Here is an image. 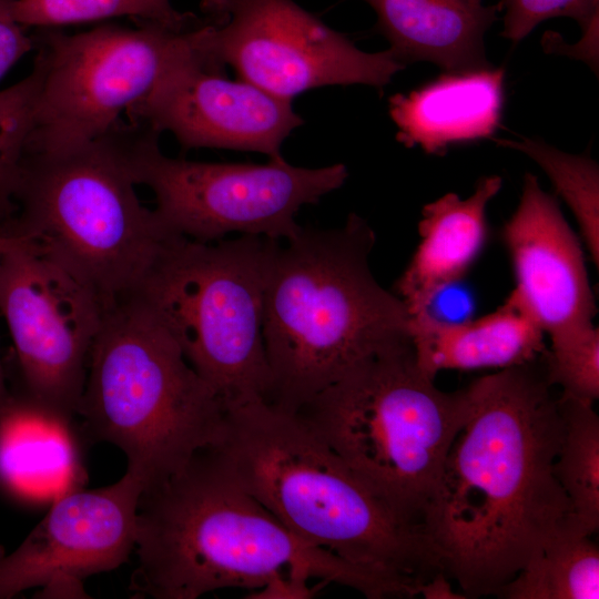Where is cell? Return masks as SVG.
Here are the masks:
<instances>
[{
    "mask_svg": "<svg viewBox=\"0 0 599 599\" xmlns=\"http://www.w3.org/2000/svg\"><path fill=\"white\" fill-rule=\"evenodd\" d=\"M501 146L519 151L547 174L567 203L592 262L599 263V170L586 155L566 153L540 139L496 140Z\"/></svg>",
    "mask_w": 599,
    "mask_h": 599,
    "instance_id": "23",
    "label": "cell"
},
{
    "mask_svg": "<svg viewBox=\"0 0 599 599\" xmlns=\"http://www.w3.org/2000/svg\"><path fill=\"white\" fill-rule=\"evenodd\" d=\"M160 132L133 122L128 158L135 184L155 196V211L177 235L215 242L227 234L285 241L301 230L295 216L308 204L339 189L348 177L345 164L308 169L283 156L264 164L212 163L164 155Z\"/></svg>",
    "mask_w": 599,
    "mask_h": 599,
    "instance_id": "9",
    "label": "cell"
},
{
    "mask_svg": "<svg viewBox=\"0 0 599 599\" xmlns=\"http://www.w3.org/2000/svg\"><path fill=\"white\" fill-rule=\"evenodd\" d=\"M308 578L285 576L274 579L263 588L256 589L252 598H311L318 587H311Z\"/></svg>",
    "mask_w": 599,
    "mask_h": 599,
    "instance_id": "29",
    "label": "cell"
},
{
    "mask_svg": "<svg viewBox=\"0 0 599 599\" xmlns=\"http://www.w3.org/2000/svg\"><path fill=\"white\" fill-rule=\"evenodd\" d=\"M13 13V0H0V80L31 50L35 49L33 35L26 32Z\"/></svg>",
    "mask_w": 599,
    "mask_h": 599,
    "instance_id": "28",
    "label": "cell"
},
{
    "mask_svg": "<svg viewBox=\"0 0 599 599\" xmlns=\"http://www.w3.org/2000/svg\"><path fill=\"white\" fill-rule=\"evenodd\" d=\"M200 44L175 63L141 102L132 121L171 132L184 149L215 148L281 158V146L304 123L292 101L280 99L242 79L231 80L224 67Z\"/></svg>",
    "mask_w": 599,
    "mask_h": 599,
    "instance_id": "13",
    "label": "cell"
},
{
    "mask_svg": "<svg viewBox=\"0 0 599 599\" xmlns=\"http://www.w3.org/2000/svg\"><path fill=\"white\" fill-rule=\"evenodd\" d=\"M505 72L486 67L445 72L389 99L396 139L407 148L443 154L449 146L490 138L500 123Z\"/></svg>",
    "mask_w": 599,
    "mask_h": 599,
    "instance_id": "17",
    "label": "cell"
},
{
    "mask_svg": "<svg viewBox=\"0 0 599 599\" xmlns=\"http://www.w3.org/2000/svg\"><path fill=\"white\" fill-rule=\"evenodd\" d=\"M44 74V59L37 50L31 72L0 91V226L17 211L16 193L34 128Z\"/></svg>",
    "mask_w": 599,
    "mask_h": 599,
    "instance_id": "25",
    "label": "cell"
},
{
    "mask_svg": "<svg viewBox=\"0 0 599 599\" xmlns=\"http://www.w3.org/2000/svg\"><path fill=\"white\" fill-rule=\"evenodd\" d=\"M375 240L351 213L341 227L274 241L263 308L267 402L296 412L357 363L410 341L406 306L370 271Z\"/></svg>",
    "mask_w": 599,
    "mask_h": 599,
    "instance_id": "4",
    "label": "cell"
},
{
    "mask_svg": "<svg viewBox=\"0 0 599 599\" xmlns=\"http://www.w3.org/2000/svg\"><path fill=\"white\" fill-rule=\"evenodd\" d=\"M469 409L466 388L436 387L407 341L357 363L296 412L397 517L423 528Z\"/></svg>",
    "mask_w": 599,
    "mask_h": 599,
    "instance_id": "7",
    "label": "cell"
},
{
    "mask_svg": "<svg viewBox=\"0 0 599 599\" xmlns=\"http://www.w3.org/2000/svg\"><path fill=\"white\" fill-rule=\"evenodd\" d=\"M207 53L240 79L292 101L328 85H387L406 65L365 52L294 0H202Z\"/></svg>",
    "mask_w": 599,
    "mask_h": 599,
    "instance_id": "11",
    "label": "cell"
},
{
    "mask_svg": "<svg viewBox=\"0 0 599 599\" xmlns=\"http://www.w3.org/2000/svg\"><path fill=\"white\" fill-rule=\"evenodd\" d=\"M83 441L74 418L10 390L0 410V485L32 504L83 488Z\"/></svg>",
    "mask_w": 599,
    "mask_h": 599,
    "instance_id": "16",
    "label": "cell"
},
{
    "mask_svg": "<svg viewBox=\"0 0 599 599\" xmlns=\"http://www.w3.org/2000/svg\"><path fill=\"white\" fill-rule=\"evenodd\" d=\"M135 598L195 599L225 588L260 589L276 578L335 582L367 598H404L408 582L352 564L287 529L222 467L209 447L142 491L136 511Z\"/></svg>",
    "mask_w": 599,
    "mask_h": 599,
    "instance_id": "2",
    "label": "cell"
},
{
    "mask_svg": "<svg viewBox=\"0 0 599 599\" xmlns=\"http://www.w3.org/2000/svg\"><path fill=\"white\" fill-rule=\"evenodd\" d=\"M562 439L554 474L566 493L576 526L591 536L599 528V417L593 404L558 398Z\"/></svg>",
    "mask_w": 599,
    "mask_h": 599,
    "instance_id": "22",
    "label": "cell"
},
{
    "mask_svg": "<svg viewBox=\"0 0 599 599\" xmlns=\"http://www.w3.org/2000/svg\"><path fill=\"white\" fill-rule=\"evenodd\" d=\"M410 341L420 369L435 379L445 369L508 368L546 352L545 332L512 290L494 312L450 322L427 312L410 317Z\"/></svg>",
    "mask_w": 599,
    "mask_h": 599,
    "instance_id": "19",
    "label": "cell"
},
{
    "mask_svg": "<svg viewBox=\"0 0 599 599\" xmlns=\"http://www.w3.org/2000/svg\"><path fill=\"white\" fill-rule=\"evenodd\" d=\"M13 13L24 28L40 29L130 17L184 31L206 20L177 11L170 0H13Z\"/></svg>",
    "mask_w": 599,
    "mask_h": 599,
    "instance_id": "24",
    "label": "cell"
},
{
    "mask_svg": "<svg viewBox=\"0 0 599 599\" xmlns=\"http://www.w3.org/2000/svg\"><path fill=\"white\" fill-rule=\"evenodd\" d=\"M449 577L445 572H437L419 587L418 596L426 599H464L461 592L454 591Z\"/></svg>",
    "mask_w": 599,
    "mask_h": 599,
    "instance_id": "30",
    "label": "cell"
},
{
    "mask_svg": "<svg viewBox=\"0 0 599 599\" xmlns=\"http://www.w3.org/2000/svg\"><path fill=\"white\" fill-rule=\"evenodd\" d=\"M226 407L148 307L131 295L104 307L78 408L88 443H109L153 488L220 438Z\"/></svg>",
    "mask_w": 599,
    "mask_h": 599,
    "instance_id": "6",
    "label": "cell"
},
{
    "mask_svg": "<svg viewBox=\"0 0 599 599\" xmlns=\"http://www.w3.org/2000/svg\"><path fill=\"white\" fill-rule=\"evenodd\" d=\"M501 186L499 175L485 176L467 197L447 193L424 206L419 243L394 292L409 317L430 312L438 295L468 272L487 237L488 204Z\"/></svg>",
    "mask_w": 599,
    "mask_h": 599,
    "instance_id": "18",
    "label": "cell"
},
{
    "mask_svg": "<svg viewBox=\"0 0 599 599\" xmlns=\"http://www.w3.org/2000/svg\"><path fill=\"white\" fill-rule=\"evenodd\" d=\"M207 447L307 544L422 582L444 571L424 529L397 517L297 412L264 399L229 406L220 438Z\"/></svg>",
    "mask_w": 599,
    "mask_h": 599,
    "instance_id": "3",
    "label": "cell"
},
{
    "mask_svg": "<svg viewBox=\"0 0 599 599\" xmlns=\"http://www.w3.org/2000/svg\"><path fill=\"white\" fill-rule=\"evenodd\" d=\"M502 238L514 268V291L550 341L593 325L596 304L580 241L556 197L529 172Z\"/></svg>",
    "mask_w": 599,
    "mask_h": 599,
    "instance_id": "15",
    "label": "cell"
},
{
    "mask_svg": "<svg viewBox=\"0 0 599 599\" xmlns=\"http://www.w3.org/2000/svg\"><path fill=\"white\" fill-rule=\"evenodd\" d=\"M20 243L21 241L18 238L0 234V252L7 251Z\"/></svg>",
    "mask_w": 599,
    "mask_h": 599,
    "instance_id": "32",
    "label": "cell"
},
{
    "mask_svg": "<svg viewBox=\"0 0 599 599\" xmlns=\"http://www.w3.org/2000/svg\"><path fill=\"white\" fill-rule=\"evenodd\" d=\"M274 241L243 234L199 242L174 235L132 294L225 407L270 398L263 308Z\"/></svg>",
    "mask_w": 599,
    "mask_h": 599,
    "instance_id": "8",
    "label": "cell"
},
{
    "mask_svg": "<svg viewBox=\"0 0 599 599\" xmlns=\"http://www.w3.org/2000/svg\"><path fill=\"white\" fill-rule=\"evenodd\" d=\"M505 599H598L599 550L570 524L551 536L496 593Z\"/></svg>",
    "mask_w": 599,
    "mask_h": 599,
    "instance_id": "21",
    "label": "cell"
},
{
    "mask_svg": "<svg viewBox=\"0 0 599 599\" xmlns=\"http://www.w3.org/2000/svg\"><path fill=\"white\" fill-rule=\"evenodd\" d=\"M551 387L531 362L466 388L469 415L422 522L466 598L496 595L551 536L575 524L554 474L562 419Z\"/></svg>",
    "mask_w": 599,
    "mask_h": 599,
    "instance_id": "1",
    "label": "cell"
},
{
    "mask_svg": "<svg viewBox=\"0 0 599 599\" xmlns=\"http://www.w3.org/2000/svg\"><path fill=\"white\" fill-rule=\"evenodd\" d=\"M143 491L126 470L114 484L70 491L12 552L0 548V599L34 587H68L75 597L81 580L124 564L135 546L136 511Z\"/></svg>",
    "mask_w": 599,
    "mask_h": 599,
    "instance_id": "14",
    "label": "cell"
},
{
    "mask_svg": "<svg viewBox=\"0 0 599 599\" xmlns=\"http://www.w3.org/2000/svg\"><path fill=\"white\" fill-rule=\"evenodd\" d=\"M9 394H10V389L7 387L4 369L0 361V410L6 404L9 397Z\"/></svg>",
    "mask_w": 599,
    "mask_h": 599,
    "instance_id": "31",
    "label": "cell"
},
{
    "mask_svg": "<svg viewBox=\"0 0 599 599\" xmlns=\"http://www.w3.org/2000/svg\"><path fill=\"white\" fill-rule=\"evenodd\" d=\"M501 35L517 43L541 22L565 17L575 20L583 34L598 32L599 0H500Z\"/></svg>",
    "mask_w": 599,
    "mask_h": 599,
    "instance_id": "27",
    "label": "cell"
},
{
    "mask_svg": "<svg viewBox=\"0 0 599 599\" xmlns=\"http://www.w3.org/2000/svg\"><path fill=\"white\" fill-rule=\"evenodd\" d=\"M204 23L179 31L154 22L101 24L33 37L44 74L27 152H59L113 130L161 78L201 42Z\"/></svg>",
    "mask_w": 599,
    "mask_h": 599,
    "instance_id": "10",
    "label": "cell"
},
{
    "mask_svg": "<svg viewBox=\"0 0 599 599\" xmlns=\"http://www.w3.org/2000/svg\"><path fill=\"white\" fill-rule=\"evenodd\" d=\"M377 16L376 28L405 65L435 63L445 72L490 67L485 34L499 19V3L483 0H363Z\"/></svg>",
    "mask_w": 599,
    "mask_h": 599,
    "instance_id": "20",
    "label": "cell"
},
{
    "mask_svg": "<svg viewBox=\"0 0 599 599\" xmlns=\"http://www.w3.org/2000/svg\"><path fill=\"white\" fill-rule=\"evenodd\" d=\"M103 311L93 292L24 242L0 252V314L14 347V390L75 418Z\"/></svg>",
    "mask_w": 599,
    "mask_h": 599,
    "instance_id": "12",
    "label": "cell"
},
{
    "mask_svg": "<svg viewBox=\"0 0 599 599\" xmlns=\"http://www.w3.org/2000/svg\"><path fill=\"white\" fill-rule=\"evenodd\" d=\"M544 353V369L561 395L593 404L599 397V329L595 325L550 341Z\"/></svg>",
    "mask_w": 599,
    "mask_h": 599,
    "instance_id": "26",
    "label": "cell"
},
{
    "mask_svg": "<svg viewBox=\"0 0 599 599\" xmlns=\"http://www.w3.org/2000/svg\"><path fill=\"white\" fill-rule=\"evenodd\" d=\"M130 124L59 152H27L17 211L0 234L24 242L93 292L103 308L131 296L173 237L135 192Z\"/></svg>",
    "mask_w": 599,
    "mask_h": 599,
    "instance_id": "5",
    "label": "cell"
}]
</instances>
